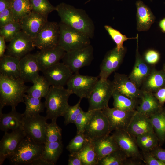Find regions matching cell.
Listing matches in <instances>:
<instances>
[{
  "instance_id": "cell-60",
  "label": "cell",
  "mask_w": 165,
  "mask_h": 165,
  "mask_svg": "<svg viewBox=\"0 0 165 165\" xmlns=\"http://www.w3.org/2000/svg\"></svg>"
},
{
  "instance_id": "cell-58",
  "label": "cell",
  "mask_w": 165,
  "mask_h": 165,
  "mask_svg": "<svg viewBox=\"0 0 165 165\" xmlns=\"http://www.w3.org/2000/svg\"></svg>"
},
{
  "instance_id": "cell-3",
  "label": "cell",
  "mask_w": 165,
  "mask_h": 165,
  "mask_svg": "<svg viewBox=\"0 0 165 165\" xmlns=\"http://www.w3.org/2000/svg\"><path fill=\"white\" fill-rule=\"evenodd\" d=\"M72 93L64 87L50 86V91L45 98L46 116L48 119L56 120L63 116L69 106L68 100Z\"/></svg>"
},
{
  "instance_id": "cell-1",
  "label": "cell",
  "mask_w": 165,
  "mask_h": 165,
  "mask_svg": "<svg viewBox=\"0 0 165 165\" xmlns=\"http://www.w3.org/2000/svg\"><path fill=\"white\" fill-rule=\"evenodd\" d=\"M56 11L61 22L83 32L90 38L93 37L94 24L85 10L61 3L56 6Z\"/></svg>"
},
{
  "instance_id": "cell-4",
  "label": "cell",
  "mask_w": 165,
  "mask_h": 165,
  "mask_svg": "<svg viewBox=\"0 0 165 165\" xmlns=\"http://www.w3.org/2000/svg\"><path fill=\"white\" fill-rule=\"evenodd\" d=\"M58 45L66 52L83 48L90 45L85 34L61 22Z\"/></svg>"
},
{
  "instance_id": "cell-40",
  "label": "cell",
  "mask_w": 165,
  "mask_h": 165,
  "mask_svg": "<svg viewBox=\"0 0 165 165\" xmlns=\"http://www.w3.org/2000/svg\"><path fill=\"white\" fill-rule=\"evenodd\" d=\"M90 140L83 133L77 134L67 146V149L70 154L78 153L84 147Z\"/></svg>"
},
{
  "instance_id": "cell-15",
  "label": "cell",
  "mask_w": 165,
  "mask_h": 165,
  "mask_svg": "<svg viewBox=\"0 0 165 165\" xmlns=\"http://www.w3.org/2000/svg\"><path fill=\"white\" fill-rule=\"evenodd\" d=\"M35 47L33 39L21 31L9 42L6 48L8 55L20 59Z\"/></svg>"
},
{
  "instance_id": "cell-36",
  "label": "cell",
  "mask_w": 165,
  "mask_h": 165,
  "mask_svg": "<svg viewBox=\"0 0 165 165\" xmlns=\"http://www.w3.org/2000/svg\"><path fill=\"white\" fill-rule=\"evenodd\" d=\"M136 139L138 147L142 151H151L159 145V139L154 131L137 136Z\"/></svg>"
},
{
  "instance_id": "cell-21",
  "label": "cell",
  "mask_w": 165,
  "mask_h": 165,
  "mask_svg": "<svg viewBox=\"0 0 165 165\" xmlns=\"http://www.w3.org/2000/svg\"><path fill=\"white\" fill-rule=\"evenodd\" d=\"M20 78L25 83L32 82L40 75L39 67L35 54L29 53L20 60Z\"/></svg>"
},
{
  "instance_id": "cell-30",
  "label": "cell",
  "mask_w": 165,
  "mask_h": 165,
  "mask_svg": "<svg viewBox=\"0 0 165 165\" xmlns=\"http://www.w3.org/2000/svg\"><path fill=\"white\" fill-rule=\"evenodd\" d=\"M155 133L161 145L165 142V107L163 106L149 117Z\"/></svg>"
},
{
  "instance_id": "cell-50",
  "label": "cell",
  "mask_w": 165,
  "mask_h": 165,
  "mask_svg": "<svg viewBox=\"0 0 165 165\" xmlns=\"http://www.w3.org/2000/svg\"><path fill=\"white\" fill-rule=\"evenodd\" d=\"M153 94L160 105L163 106L165 103V86L159 89Z\"/></svg>"
},
{
  "instance_id": "cell-16",
  "label": "cell",
  "mask_w": 165,
  "mask_h": 165,
  "mask_svg": "<svg viewBox=\"0 0 165 165\" xmlns=\"http://www.w3.org/2000/svg\"><path fill=\"white\" fill-rule=\"evenodd\" d=\"M51 86L64 87L73 74L63 62H59L42 72Z\"/></svg>"
},
{
  "instance_id": "cell-38",
  "label": "cell",
  "mask_w": 165,
  "mask_h": 165,
  "mask_svg": "<svg viewBox=\"0 0 165 165\" xmlns=\"http://www.w3.org/2000/svg\"><path fill=\"white\" fill-rule=\"evenodd\" d=\"M128 158L119 149L102 158L99 161L98 165H128Z\"/></svg>"
},
{
  "instance_id": "cell-48",
  "label": "cell",
  "mask_w": 165,
  "mask_h": 165,
  "mask_svg": "<svg viewBox=\"0 0 165 165\" xmlns=\"http://www.w3.org/2000/svg\"><path fill=\"white\" fill-rule=\"evenodd\" d=\"M142 157L146 165H165V164L156 158L150 151H142Z\"/></svg>"
},
{
  "instance_id": "cell-43",
  "label": "cell",
  "mask_w": 165,
  "mask_h": 165,
  "mask_svg": "<svg viewBox=\"0 0 165 165\" xmlns=\"http://www.w3.org/2000/svg\"><path fill=\"white\" fill-rule=\"evenodd\" d=\"M105 29L108 32L113 41L116 44V47L118 50L123 49L124 42L128 39H136L135 37L128 38L126 35H123L118 30L114 29L111 26L105 25L104 26Z\"/></svg>"
},
{
  "instance_id": "cell-31",
  "label": "cell",
  "mask_w": 165,
  "mask_h": 165,
  "mask_svg": "<svg viewBox=\"0 0 165 165\" xmlns=\"http://www.w3.org/2000/svg\"><path fill=\"white\" fill-rule=\"evenodd\" d=\"M62 140L54 142H46L41 157L55 165L63 150Z\"/></svg>"
},
{
  "instance_id": "cell-24",
  "label": "cell",
  "mask_w": 165,
  "mask_h": 165,
  "mask_svg": "<svg viewBox=\"0 0 165 165\" xmlns=\"http://www.w3.org/2000/svg\"><path fill=\"white\" fill-rule=\"evenodd\" d=\"M137 29L139 31H147L150 28L155 17L150 8L140 0L136 1Z\"/></svg>"
},
{
  "instance_id": "cell-17",
  "label": "cell",
  "mask_w": 165,
  "mask_h": 165,
  "mask_svg": "<svg viewBox=\"0 0 165 165\" xmlns=\"http://www.w3.org/2000/svg\"><path fill=\"white\" fill-rule=\"evenodd\" d=\"M107 117L111 132L117 130H125L136 110L127 111L108 106L102 110Z\"/></svg>"
},
{
  "instance_id": "cell-23",
  "label": "cell",
  "mask_w": 165,
  "mask_h": 165,
  "mask_svg": "<svg viewBox=\"0 0 165 165\" xmlns=\"http://www.w3.org/2000/svg\"><path fill=\"white\" fill-rule=\"evenodd\" d=\"M127 131L135 138L147 133L154 131L150 118L136 110L131 118Z\"/></svg>"
},
{
  "instance_id": "cell-41",
  "label": "cell",
  "mask_w": 165,
  "mask_h": 165,
  "mask_svg": "<svg viewBox=\"0 0 165 165\" xmlns=\"http://www.w3.org/2000/svg\"><path fill=\"white\" fill-rule=\"evenodd\" d=\"M32 11L47 16L52 11H56V7L53 6L48 0H31L30 1Z\"/></svg>"
},
{
  "instance_id": "cell-33",
  "label": "cell",
  "mask_w": 165,
  "mask_h": 165,
  "mask_svg": "<svg viewBox=\"0 0 165 165\" xmlns=\"http://www.w3.org/2000/svg\"><path fill=\"white\" fill-rule=\"evenodd\" d=\"M112 97L114 108L127 111H134L138 106V100L129 98L114 90Z\"/></svg>"
},
{
  "instance_id": "cell-59",
  "label": "cell",
  "mask_w": 165,
  "mask_h": 165,
  "mask_svg": "<svg viewBox=\"0 0 165 165\" xmlns=\"http://www.w3.org/2000/svg\"><path fill=\"white\" fill-rule=\"evenodd\" d=\"M29 0L30 1H31V0Z\"/></svg>"
},
{
  "instance_id": "cell-42",
  "label": "cell",
  "mask_w": 165,
  "mask_h": 165,
  "mask_svg": "<svg viewBox=\"0 0 165 165\" xmlns=\"http://www.w3.org/2000/svg\"><path fill=\"white\" fill-rule=\"evenodd\" d=\"M46 142H54L62 140V129L57 124L56 120L47 123L46 127Z\"/></svg>"
},
{
  "instance_id": "cell-54",
  "label": "cell",
  "mask_w": 165,
  "mask_h": 165,
  "mask_svg": "<svg viewBox=\"0 0 165 165\" xmlns=\"http://www.w3.org/2000/svg\"><path fill=\"white\" fill-rule=\"evenodd\" d=\"M6 41L4 38L0 35V57L1 58L4 55V53L7 47L6 45Z\"/></svg>"
},
{
  "instance_id": "cell-57",
  "label": "cell",
  "mask_w": 165,
  "mask_h": 165,
  "mask_svg": "<svg viewBox=\"0 0 165 165\" xmlns=\"http://www.w3.org/2000/svg\"><path fill=\"white\" fill-rule=\"evenodd\" d=\"M151 1H152V0H150Z\"/></svg>"
},
{
  "instance_id": "cell-55",
  "label": "cell",
  "mask_w": 165,
  "mask_h": 165,
  "mask_svg": "<svg viewBox=\"0 0 165 165\" xmlns=\"http://www.w3.org/2000/svg\"><path fill=\"white\" fill-rule=\"evenodd\" d=\"M159 25L161 31L165 33V17L160 20Z\"/></svg>"
},
{
  "instance_id": "cell-51",
  "label": "cell",
  "mask_w": 165,
  "mask_h": 165,
  "mask_svg": "<svg viewBox=\"0 0 165 165\" xmlns=\"http://www.w3.org/2000/svg\"><path fill=\"white\" fill-rule=\"evenodd\" d=\"M68 161V165H83L76 153L70 154Z\"/></svg>"
},
{
  "instance_id": "cell-29",
  "label": "cell",
  "mask_w": 165,
  "mask_h": 165,
  "mask_svg": "<svg viewBox=\"0 0 165 165\" xmlns=\"http://www.w3.org/2000/svg\"><path fill=\"white\" fill-rule=\"evenodd\" d=\"M20 60L8 55L0 58V74L13 78H20Z\"/></svg>"
},
{
  "instance_id": "cell-44",
  "label": "cell",
  "mask_w": 165,
  "mask_h": 165,
  "mask_svg": "<svg viewBox=\"0 0 165 165\" xmlns=\"http://www.w3.org/2000/svg\"><path fill=\"white\" fill-rule=\"evenodd\" d=\"M82 99L80 98L78 102L75 105H69L64 113L63 116L64 118V123L65 125L70 123H75L78 115L82 110L80 106Z\"/></svg>"
},
{
  "instance_id": "cell-14",
  "label": "cell",
  "mask_w": 165,
  "mask_h": 165,
  "mask_svg": "<svg viewBox=\"0 0 165 165\" xmlns=\"http://www.w3.org/2000/svg\"><path fill=\"white\" fill-rule=\"evenodd\" d=\"M119 148L128 158L142 159L136 138L131 135L126 130H117L112 133Z\"/></svg>"
},
{
  "instance_id": "cell-2",
  "label": "cell",
  "mask_w": 165,
  "mask_h": 165,
  "mask_svg": "<svg viewBox=\"0 0 165 165\" xmlns=\"http://www.w3.org/2000/svg\"><path fill=\"white\" fill-rule=\"evenodd\" d=\"M28 88L20 78H13L0 74V112L5 106L16 108L20 103H24Z\"/></svg>"
},
{
  "instance_id": "cell-39",
  "label": "cell",
  "mask_w": 165,
  "mask_h": 165,
  "mask_svg": "<svg viewBox=\"0 0 165 165\" xmlns=\"http://www.w3.org/2000/svg\"><path fill=\"white\" fill-rule=\"evenodd\" d=\"M0 35L6 41H10L20 31L21 26L19 22L14 21L0 27Z\"/></svg>"
},
{
  "instance_id": "cell-32",
  "label": "cell",
  "mask_w": 165,
  "mask_h": 165,
  "mask_svg": "<svg viewBox=\"0 0 165 165\" xmlns=\"http://www.w3.org/2000/svg\"><path fill=\"white\" fill-rule=\"evenodd\" d=\"M32 83L33 85L28 87L27 90V94L38 98H45L51 86L45 77L39 75Z\"/></svg>"
},
{
  "instance_id": "cell-25",
  "label": "cell",
  "mask_w": 165,
  "mask_h": 165,
  "mask_svg": "<svg viewBox=\"0 0 165 165\" xmlns=\"http://www.w3.org/2000/svg\"><path fill=\"white\" fill-rule=\"evenodd\" d=\"M23 114L17 112L16 108H12L8 113H0V129L2 131L7 132L11 130L23 129Z\"/></svg>"
},
{
  "instance_id": "cell-27",
  "label": "cell",
  "mask_w": 165,
  "mask_h": 165,
  "mask_svg": "<svg viewBox=\"0 0 165 165\" xmlns=\"http://www.w3.org/2000/svg\"><path fill=\"white\" fill-rule=\"evenodd\" d=\"M165 86V70H157L153 67L143 82L141 89L154 93Z\"/></svg>"
},
{
  "instance_id": "cell-5",
  "label": "cell",
  "mask_w": 165,
  "mask_h": 165,
  "mask_svg": "<svg viewBox=\"0 0 165 165\" xmlns=\"http://www.w3.org/2000/svg\"><path fill=\"white\" fill-rule=\"evenodd\" d=\"M44 146V144L36 142L26 136L14 153L8 159L13 165H29L41 157Z\"/></svg>"
},
{
  "instance_id": "cell-7",
  "label": "cell",
  "mask_w": 165,
  "mask_h": 165,
  "mask_svg": "<svg viewBox=\"0 0 165 165\" xmlns=\"http://www.w3.org/2000/svg\"><path fill=\"white\" fill-rule=\"evenodd\" d=\"M108 119L102 110L92 111L84 129V134L93 140L111 132Z\"/></svg>"
},
{
  "instance_id": "cell-18",
  "label": "cell",
  "mask_w": 165,
  "mask_h": 165,
  "mask_svg": "<svg viewBox=\"0 0 165 165\" xmlns=\"http://www.w3.org/2000/svg\"><path fill=\"white\" fill-rule=\"evenodd\" d=\"M112 82L114 90L129 98L138 100L142 95L143 91L138 88L126 75L115 72Z\"/></svg>"
},
{
  "instance_id": "cell-6",
  "label": "cell",
  "mask_w": 165,
  "mask_h": 165,
  "mask_svg": "<svg viewBox=\"0 0 165 165\" xmlns=\"http://www.w3.org/2000/svg\"><path fill=\"white\" fill-rule=\"evenodd\" d=\"M114 90L112 81L99 79L88 98V111L102 110L108 107Z\"/></svg>"
},
{
  "instance_id": "cell-56",
  "label": "cell",
  "mask_w": 165,
  "mask_h": 165,
  "mask_svg": "<svg viewBox=\"0 0 165 165\" xmlns=\"http://www.w3.org/2000/svg\"><path fill=\"white\" fill-rule=\"evenodd\" d=\"M91 0H89L88 1H87V2L85 3H87V2H90V1Z\"/></svg>"
},
{
  "instance_id": "cell-52",
  "label": "cell",
  "mask_w": 165,
  "mask_h": 165,
  "mask_svg": "<svg viewBox=\"0 0 165 165\" xmlns=\"http://www.w3.org/2000/svg\"><path fill=\"white\" fill-rule=\"evenodd\" d=\"M30 165H53L52 163L48 162L41 157L38 158L31 163Z\"/></svg>"
},
{
  "instance_id": "cell-12",
  "label": "cell",
  "mask_w": 165,
  "mask_h": 165,
  "mask_svg": "<svg viewBox=\"0 0 165 165\" xmlns=\"http://www.w3.org/2000/svg\"><path fill=\"white\" fill-rule=\"evenodd\" d=\"M126 52L125 47L118 50L115 47L107 52L100 65L99 79H107L111 74L118 69L123 62Z\"/></svg>"
},
{
  "instance_id": "cell-19",
  "label": "cell",
  "mask_w": 165,
  "mask_h": 165,
  "mask_svg": "<svg viewBox=\"0 0 165 165\" xmlns=\"http://www.w3.org/2000/svg\"><path fill=\"white\" fill-rule=\"evenodd\" d=\"M137 47L135 60L131 72L129 75L130 79L138 88L151 72L154 66L147 64L141 55L138 49V35H137Z\"/></svg>"
},
{
  "instance_id": "cell-46",
  "label": "cell",
  "mask_w": 165,
  "mask_h": 165,
  "mask_svg": "<svg viewBox=\"0 0 165 165\" xmlns=\"http://www.w3.org/2000/svg\"><path fill=\"white\" fill-rule=\"evenodd\" d=\"M143 58L147 64L154 66L159 61L160 55L157 51L153 49H149L145 52Z\"/></svg>"
},
{
  "instance_id": "cell-8",
  "label": "cell",
  "mask_w": 165,
  "mask_h": 165,
  "mask_svg": "<svg viewBox=\"0 0 165 165\" xmlns=\"http://www.w3.org/2000/svg\"><path fill=\"white\" fill-rule=\"evenodd\" d=\"M99 79V76L82 75L78 72L71 77L67 84V88L80 98L88 99Z\"/></svg>"
},
{
  "instance_id": "cell-47",
  "label": "cell",
  "mask_w": 165,
  "mask_h": 165,
  "mask_svg": "<svg viewBox=\"0 0 165 165\" xmlns=\"http://www.w3.org/2000/svg\"><path fill=\"white\" fill-rule=\"evenodd\" d=\"M15 21L11 8L0 12V27Z\"/></svg>"
},
{
  "instance_id": "cell-11",
  "label": "cell",
  "mask_w": 165,
  "mask_h": 165,
  "mask_svg": "<svg viewBox=\"0 0 165 165\" xmlns=\"http://www.w3.org/2000/svg\"><path fill=\"white\" fill-rule=\"evenodd\" d=\"M48 118L40 114L33 116H24L23 129L26 136L36 142L44 144L46 142V127Z\"/></svg>"
},
{
  "instance_id": "cell-53",
  "label": "cell",
  "mask_w": 165,
  "mask_h": 165,
  "mask_svg": "<svg viewBox=\"0 0 165 165\" xmlns=\"http://www.w3.org/2000/svg\"><path fill=\"white\" fill-rule=\"evenodd\" d=\"M12 0H0V12L11 8Z\"/></svg>"
},
{
  "instance_id": "cell-35",
  "label": "cell",
  "mask_w": 165,
  "mask_h": 165,
  "mask_svg": "<svg viewBox=\"0 0 165 165\" xmlns=\"http://www.w3.org/2000/svg\"><path fill=\"white\" fill-rule=\"evenodd\" d=\"M11 8L15 21L19 22L32 11L31 2L29 0H12Z\"/></svg>"
},
{
  "instance_id": "cell-10",
  "label": "cell",
  "mask_w": 165,
  "mask_h": 165,
  "mask_svg": "<svg viewBox=\"0 0 165 165\" xmlns=\"http://www.w3.org/2000/svg\"><path fill=\"white\" fill-rule=\"evenodd\" d=\"M94 48L90 45L82 49L66 52L62 59L73 73L83 67L90 65L94 59Z\"/></svg>"
},
{
  "instance_id": "cell-9",
  "label": "cell",
  "mask_w": 165,
  "mask_h": 165,
  "mask_svg": "<svg viewBox=\"0 0 165 165\" xmlns=\"http://www.w3.org/2000/svg\"><path fill=\"white\" fill-rule=\"evenodd\" d=\"M59 24L47 21L33 39L35 47L40 50L54 48L58 45Z\"/></svg>"
},
{
  "instance_id": "cell-34",
  "label": "cell",
  "mask_w": 165,
  "mask_h": 165,
  "mask_svg": "<svg viewBox=\"0 0 165 165\" xmlns=\"http://www.w3.org/2000/svg\"><path fill=\"white\" fill-rule=\"evenodd\" d=\"M41 99L35 97L28 94L24 96V103L25 109L23 113L24 116H33L40 114L44 112L45 108L44 102Z\"/></svg>"
},
{
  "instance_id": "cell-20",
  "label": "cell",
  "mask_w": 165,
  "mask_h": 165,
  "mask_svg": "<svg viewBox=\"0 0 165 165\" xmlns=\"http://www.w3.org/2000/svg\"><path fill=\"white\" fill-rule=\"evenodd\" d=\"M40 50L35 55L42 72L60 62L66 53L58 45L53 48Z\"/></svg>"
},
{
  "instance_id": "cell-22",
  "label": "cell",
  "mask_w": 165,
  "mask_h": 165,
  "mask_svg": "<svg viewBox=\"0 0 165 165\" xmlns=\"http://www.w3.org/2000/svg\"><path fill=\"white\" fill-rule=\"evenodd\" d=\"M47 16L32 11L20 21L22 31L33 39L48 21Z\"/></svg>"
},
{
  "instance_id": "cell-13",
  "label": "cell",
  "mask_w": 165,
  "mask_h": 165,
  "mask_svg": "<svg viewBox=\"0 0 165 165\" xmlns=\"http://www.w3.org/2000/svg\"><path fill=\"white\" fill-rule=\"evenodd\" d=\"M26 136L23 129L5 132L0 142V165L15 152L22 140Z\"/></svg>"
},
{
  "instance_id": "cell-49",
  "label": "cell",
  "mask_w": 165,
  "mask_h": 165,
  "mask_svg": "<svg viewBox=\"0 0 165 165\" xmlns=\"http://www.w3.org/2000/svg\"><path fill=\"white\" fill-rule=\"evenodd\" d=\"M157 159L165 164V149L158 146L150 151Z\"/></svg>"
},
{
  "instance_id": "cell-28",
  "label": "cell",
  "mask_w": 165,
  "mask_h": 165,
  "mask_svg": "<svg viewBox=\"0 0 165 165\" xmlns=\"http://www.w3.org/2000/svg\"><path fill=\"white\" fill-rule=\"evenodd\" d=\"M140 100V103L136 107V110L149 117L163 106L160 105L152 93L143 91Z\"/></svg>"
},
{
  "instance_id": "cell-37",
  "label": "cell",
  "mask_w": 165,
  "mask_h": 165,
  "mask_svg": "<svg viewBox=\"0 0 165 165\" xmlns=\"http://www.w3.org/2000/svg\"><path fill=\"white\" fill-rule=\"evenodd\" d=\"M77 155L83 165H98L99 161L94 149L93 141L90 139Z\"/></svg>"
},
{
  "instance_id": "cell-45",
  "label": "cell",
  "mask_w": 165,
  "mask_h": 165,
  "mask_svg": "<svg viewBox=\"0 0 165 165\" xmlns=\"http://www.w3.org/2000/svg\"><path fill=\"white\" fill-rule=\"evenodd\" d=\"M92 111L84 112L82 110L78 115L74 124L77 128V134L84 133L85 126L89 119Z\"/></svg>"
},
{
  "instance_id": "cell-26",
  "label": "cell",
  "mask_w": 165,
  "mask_h": 165,
  "mask_svg": "<svg viewBox=\"0 0 165 165\" xmlns=\"http://www.w3.org/2000/svg\"><path fill=\"white\" fill-rule=\"evenodd\" d=\"M92 141L99 161L112 152L119 149L112 135L109 134Z\"/></svg>"
},
{
  "instance_id": "cell-61",
  "label": "cell",
  "mask_w": 165,
  "mask_h": 165,
  "mask_svg": "<svg viewBox=\"0 0 165 165\" xmlns=\"http://www.w3.org/2000/svg\"></svg>"
}]
</instances>
